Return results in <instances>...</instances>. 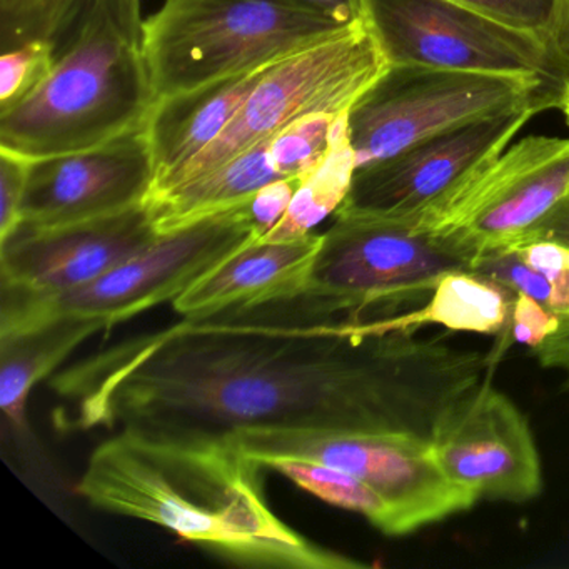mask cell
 Listing matches in <instances>:
<instances>
[{"mask_svg":"<svg viewBox=\"0 0 569 569\" xmlns=\"http://www.w3.org/2000/svg\"><path fill=\"white\" fill-rule=\"evenodd\" d=\"M552 42L569 64V0H559L558 16L551 32Z\"/></svg>","mask_w":569,"mask_h":569,"instance_id":"36","label":"cell"},{"mask_svg":"<svg viewBox=\"0 0 569 569\" xmlns=\"http://www.w3.org/2000/svg\"><path fill=\"white\" fill-rule=\"evenodd\" d=\"M512 251H516L525 264L548 278L549 281L569 268V246L551 239L526 242Z\"/></svg>","mask_w":569,"mask_h":569,"instance_id":"31","label":"cell"},{"mask_svg":"<svg viewBox=\"0 0 569 569\" xmlns=\"http://www.w3.org/2000/svg\"><path fill=\"white\" fill-rule=\"evenodd\" d=\"M322 234L284 242L252 241L172 301L182 318L234 305H258L308 288Z\"/></svg>","mask_w":569,"mask_h":569,"instance_id":"16","label":"cell"},{"mask_svg":"<svg viewBox=\"0 0 569 569\" xmlns=\"http://www.w3.org/2000/svg\"><path fill=\"white\" fill-rule=\"evenodd\" d=\"M342 116H305L276 134L269 141V154L279 174L298 181L311 174L328 158Z\"/></svg>","mask_w":569,"mask_h":569,"instance_id":"24","label":"cell"},{"mask_svg":"<svg viewBox=\"0 0 569 569\" xmlns=\"http://www.w3.org/2000/svg\"><path fill=\"white\" fill-rule=\"evenodd\" d=\"M562 114H565L566 121L569 122V89L568 92H566L565 102H562L561 106Z\"/></svg>","mask_w":569,"mask_h":569,"instance_id":"38","label":"cell"},{"mask_svg":"<svg viewBox=\"0 0 569 569\" xmlns=\"http://www.w3.org/2000/svg\"><path fill=\"white\" fill-rule=\"evenodd\" d=\"M362 22L389 66L525 76L569 89V64L549 36L456 0H362Z\"/></svg>","mask_w":569,"mask_h":569,"instance_id":"9","label":"cell"},{"mask_svg":"<svg viewBox=\"0 0 569 569\" xmlns=\"http://www.w3.org/2000/svg\"><path fill=\"white\" fill-rule=\"evenodd\" d=\"M471 272L509 289L515 295L525 292L548 308L551 281L525 264L516 251L482 252Z\"/></svg>","mask_w":569,"mask_h":569,"instance_id":"26","label":"cell"},{"mask_svg":"<svg viewBox=\"0 0 569 569\" xmlns=\"http://www.w3.org/2000/svg\"><path fill=\"white\" fill-rule=\"evenodd\" d=\"M262 466L228 436L119 429L89 456L76 491L251 568L366 569L299 535L266 501Z\"/></svg>","mask_w":569,"mask_h":569,"instance_id":"2","label":"cell"},{"mask_svg":"<svg viewBox=\"0 0 569 569\" xmlns=\"http://www.w3.org/2000/svg\"><path fill=\"white\" fill-rule=\"evenodd\" d=\"M296 6L318 12L342 28L362 24V0H291Z\"/></svg>","mask_w":569,"mask_h":569,"instance_id":"33","label":"cell"},{"mask_svg":"<svg viewBox=\"0 0 569 569\" xmlns=\"http://www.w3.org/2000/svg\"><path fill=\"white\" fill-rule=\"evenodd\" d=\"M106 331L96 319L61 318L28 331L0 336V408L16 428H24L29 396L82 342Z\"/></svg>","mask_w":569,"mask_h":569,"instance_id":"19","label":"cell"},{"mask_svg":"<svg viewBox=\"0 0 569 569\" xmlns=\"http://www.w3.org/2000/svg\"><path fill=\"white\" fill-rule=\"evenodd\" d=\"M562 319L546 308L541 302L536 301L525 292H516L515 305H512L511 325L512 338L519 345L538 348L549 336L555 335L561 328Z\"/></svg>","mask_w":569,"mask_h":569,"instance_id":"29","label":"cell"},{"mask_svg":"<svg viewBox=\"0 0 569 569\" xmlns=\"http://www.w3.org/2000/svg\"><path fill=\"white\" fill-rule=\"evenodd\" d=\"M159 236L146 202L76 224H19L0 239V284L38 295L71 291L144 251Z\"/></svg>","mask_w":569,"mask_h":569,"instance_id":"15","label":"cell"},{"mask_svg":"<svg viewBox=\"0 0 569 569\" xmlns=\"http://www.w3.org/2000/svg\"><path fill=\"white\" fill-rule=\"evenodd\" d=\"M154 104L141 46L89 22L48 79L0 111V149L31 161L88 151L144 129Z\"/></svg>","mask_w":569,"mask_h":569,"instance_id":"3","label":"cell"},{"mask_svg":"<svg viewBox=\"0 0 569 569\" xmlns=\"http://www.w3.org/2000/svg\"><path fill=\"white\" fill-rule=\"evenodd\" d=\"M58 62L51 42L28 41L4 49L0 59V111L18 104L48 79Z\"/></svg>","mask_w":569,"mask_h":569,"instance_id":"25","label":"cell"},{"mask_svg":"<svg viewBox=\"0 0 569 569\" xmlns=\"http://www.w3.org/2000/svg\"><path fill=\"white\" fill-rule=\"evenodd\" d=\"M31 159L0 149V239L21 224Z\"/></svg>","mask_w":569,"mask_h":569,"instance_id":"28","label":"cell"},{"mask_svg":"<svg viewBox=\"0 0 569 569\" xmlns=\"http://www.w3.org/2000/svg\"><path fill=\"white\" fill-rule=\"evenodd\" d=\"M306 288L132 336L52 378L66 429L226 436L239 428L402 432L431 441L486 355L388 331Z\"/></svg>","mask_w":569,"mask_h":569,"instance_id":"1","label":"cell"},{"mask_svg":"<svg viewBox=\"0 0 569 569\" xmlns=\"http://www.w3.org/2000/svg\"><path fill=\"white\" fill-rule=\"evenodd\" d=\"M552 108L548 99H528L356 169L348 198L336 214L408 218L445 194L462 176L505 151L536 114Z\"/></svg>","mask_w":569,"mask_h":569,"instance_id":"12","label":"cell"},{"mask_svg":"<svg viewBox=\"0 0 569 569\" xmlns=\"http://www.w3.org/2000/svg\"><path fill=\"white\" fill-rule=\"evenodd\" d=\"M516 295L472 272L455 271L436 286L428 305L386 316L389 331H416L438 325L449 331L498 335L511 321Z\"/></svg>","mask_w":569,"mask_h":569,"instance_id":"20","label":"cell"},{"mask_svg":"<svg viewBox=\"0 0 569 569\" xmlns=\"http://www.w3.org/2000/svg\"><path fill=\"white\" fill-rule=\"evenodd\" d=\"M266 468L281 472L295 485L328 505L365 516L388 536H405L398 512L368 482L341 469L302 459H274Z\"/></svg>","mask_w":569,"mask_h":569,"instance_id":"23","label":"cell"},{"mask_svg":"<svg viewBox=\"0 0 569 569\" xmlns=\"http://www.w3.org/2000/svg\"><path fill=\"white\" fill-rule=\"evenodd\" d=\"M229 439L262 468L274 459H302L341 469L368 482L398 512L411 535L481 501L448 478L429 439L352 429L239 428Z\"/></svg>","mask_w":569,"mask_h":569,"instance_id":"6","label":"cell"},{"mask_svg":"<svg viewBox=\"0 0 569 569\" xmlns=\"http://www.w3.org/2000/svg\"><path fill=\"white\" fill-rule=\"evenodd\" d=\"M568 194L569 139L531 136L462 176L421 211L396 221L415 231L465 232L479 256L512 251Z\"/></svg>","mask_w":569,"mask_h":569,"instance_id":"11","label":"cell"},{"mask_svg":"<svg viewBox=\"0 0 569 569\" xmlns=\"http://www.w3.org/2000/svg\"><path fill=\"white\" fill-rule=\"evenodd\" d=\"M511 28L551 38L559 0H456ZM552 39V38H551Z\"/></svg>","mask_w":569,"mask_h":569,"instance_id":"27","label":"cell"},{"mask_svg":"<svg viewBox=\"0 0 569 569\" xmlns=\"http://www.w3.org/2000/svg\"><path fill=\"white\" fill-rule=\"evenodd\" d=\"M156 181L144 129L88 151L34 159L21 224H76L144 204Z\"/></svg>","mask_w":569,"mask_h":569,"instance_id":"14","label":"cell"},{"mask_svg":"<svg viewBox=\"0 0 569 569\" xmlns=\"http://www.w3.org/2000/svg\"><path fill=\"white\" fill-rule=\"evenodd\" d=\"M532 98L561 109L566 91L525 76L388 66L346 114L356 169L392 158L409 146Z\"/></svg>","mask_w":569,"mask_h":569,"instance_id":"7","label":"cell"},{"mask_svg":"<svg viewBox=\"0 0 569 569\" xmlns=\"http://www.w3.org/2000/svg\"><path fill=\"white\" fill-rule=\"evenodd\" d=\"M266 69L156 101L144 128L156 168L152 191L221 138Z\"/></svg>","mask_w":569,"mask_h":569,"instance_id":"17","label":"cell"},{"mask_svg":"<svg viewBox=\"0 0 569 569\" xmlns=\"http://www.w3.org/2000/svg\"><path fill=\"white\" fill-rule=\"evenodd\" d=\"M532 356L542 368L562 372L569 388V319H562L561 328L538 348L532 349Z\"/></svg>","mask_w":569,"mask_h":569,"instance_id":"32","label":"cell"},{"mask_svg":"<svg viewBox=\"0 0 569 569\" xmlns=\"http://www.w3.org/2000/svg\"><path fill=\"white\" fill-rule=\"evenodd\" d=\"M279 179L284 178L272 164L266 141L164 194L146 199V206L159 234H166L244 204L259 189Z\"/></svg>","mask_w":569,"mask_h":569,"instance_id":"18","label":"cell"},{"mask_svg":"<svg viewBox=\"0 0 569 569\" xmlns=\"http://www.w3.org/2000/svg\"><path fill=\"white\" fill-rule=\"evenodd\" d=\"M248 202L159 236L144 251L71 291L38 295L0 284V336L28 331L61 318L96 319L111 329L174 301L258 239Z\"/></svg>","mask_w":569,"mask_h":569,"instance_id":"5","label":"cell"},{"mask_svg":"<svg viewBox=\"0 0 569 569\" xmlns=\"http://www.w3.org/2000/svg\"><path fill=\"white\" fill-rule=\"evenodd\" d=\"M94 21L109 22L128 41L141 46V0H41L18 21L2 26V48L46 41L54 46L59 58Z\"/></svg>","mask_w":569,"mask_h":569,"instance_id":"21","label":"cell"},{"mask_svg":"<svg viewBox=\"0 0 569 569\" xmlns=\"http://www.w3.org/2000/svg\"><path fill=\"white\" fill-rule=\"evenodd\" d=\"M356 172L355 152L346 131V114L336 131L328 158L299 181L288 212L261 242H284L305 238L328 216L336 214L348 198Z\"/></svg>","mask_w":569,"mask_h":569,"instance_id":"22","label":"cell"},{"mask_svg":"<svg viewBox=\"0 0 569 569\" xmlns=\"http://www.w3.org/2000/svg\"><path fill=\"white\" fill-rule=\"evenodd\" d=\"M351 28L291 0H166L142 26L156 101L261 71Z\"/></svg>","mask_w":569,"mask_h":569,"instance_id":"4","label":"cell"},{"mask_svg":"<svg viewBox=\"0 0 569 569\" xmlns=\"http://www.w3.org/2000/svg\"><path fill=\"white\" fill-rule=\"evenodd\" d=\"M41 0H0V19L2 26L18 21L22 16L31 12Z\"/></svg>","mask_w":569,"mask_h":569,"instance_id":"37","label":"cell"},{"mask_svg":"<svg viewBox=\"0 0 569 569\" xmlns=\"http://www.w3.org/2000/svg\"><path fill=\"white\" fill-rule=\"evenodd\" d=\"M431 445L448 478L479 499L521 505L542 491L531 426L486 376L442 415Z\"/></svg>","mask_w":569,"mask_h":569,"instance_id":"13","label":"cell"},{"mask_svg":"<svg viewBox=\"0 0 569 569\" xmlns=\"http://www.w3.org/2000/svg\"><path fill=\"white\" fill-rule=\"evenodd\" d=\"M298 179H279L259 189L248 202L249 218L254 226L256 241L264 239L288 212L298 189Z\"/></svg>","mask_w":569,"mask_h":569,"instance_id":"30","label":"cell"},{"mask_svg":"<svg viewBox=\"0 0 569 569\" xmlns=\"http://www.w3.org/2000/svg\"><path fill=\"white\" fill-rule=\"evenodd\" d=\"M365 22L328 41L269 66L221 138L176 172L149 198L164 194L224 164L241 152L271 141L309 114H348L388 69Z\"/></svg>","mask_w":569,"mask_h":569,"instance_id":"8","label":"cell"},{"mask_svg":"<svg viewBox=\"0 0 569 569\" xmlns=\"http://www.w3.org/2000/svg\"><path fill=\"white\" fill-rule=\"evenodd\" d=\"M548 308L561 319H569V268L551 281Z\"/></svg>","mask_w":569,"mask_h":569,"instance_id":"35","label":"cell"},{"mask_svg":"<svg viewBox=\"0 0 569 569\" xmlns=\"http://www.w3.org/2000/svg\"><path fill=\"white\" fill-rule=\"evenodd\" d=\"M539 239H551L569 246V194L525 236L519 246Z\"/></svg>","mask_w":569,"mask_h":569,"instance_id":"34","label":"cell"},{"mask_svg":"<svg viewBox=\"0 0 569 569\" xmlns=\"http://www.w3.org/2000/svg\"><path fill=\"white\" fill-rule=\"evenodd\" d=\"M308 288L376 315L431 298L449 272H471L479 251L465 232L415 231L395 219L335 214Z\"/></svg>","mask_w":569,"mask_h":569,"instance_id":"10","label":"cell"}]
</instances>
